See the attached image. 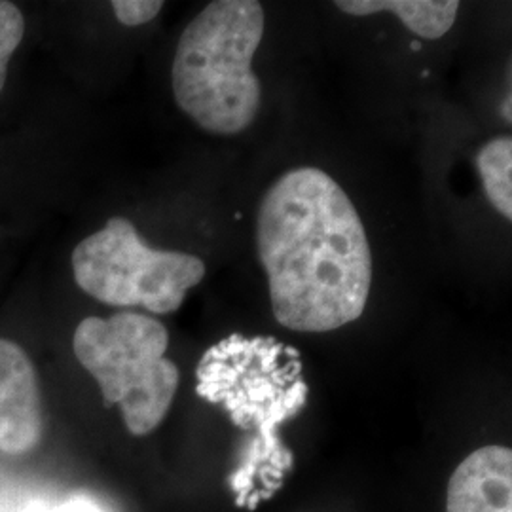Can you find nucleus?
<instances>
[{"label":"nucleus","instance_id":"obj_4","mask_svg":"<svg viewBox=\"0 0 512 512\" xmlns=\"http://www.w3.org/2000/svg\"><path fill=\"white\" fill-rule=\"evenodd\" d=\"M169 332L158 319L118 311L86 317L74 330L73 349L103 393L118 404L129 433L147 437L165 420L179 389V368L165 357Z\"/></svg>","mask_w":512,"mask_h":512},{"label":"nucleus","instance_id":"obj_9","mask_svg":"<svg viewBox=\"0 0 512 512\" xmlns=\"http://www.w3.org/2000/svg\"><path fill=\"white\" fill-rule=\"evenodd\" d=\"M476 169L484 186L486 198L495 211L512 219V139L509 135L495 137L478 150Z\"/></svg>","mask_w":512,"mask_h":512},{"label":"nucleus","instance_id":"obj_8","mask_svg":"<svg viewBox=\"0 0 512 512\" xmlns=\"http://www.w3.org/2000/svg\"><path fill=\"white\" fill-rule=\"evenodd\" d=\"M334 6L355 18L391 12L420 38L439 40L450 33L458 18V0H338Z\"/></svg>","mask_w":512,"mask_h":512},{"label":"nucleus","instance_id":"obj_6","mask_svg":"<svg viewBox=\"0 0 512 512\" xmlns=\"http://www.w3.org/2000/svg\"><path fill=\"white\" fill-rule=\"evenodd\" d=\"M42 435L44 412L35 365L19 344L0 338V452L29 454Z\"/></svg>","mask_w":512,"mask_h":512},{"label":"nucleus","instance_id":"obj_14","mask_svg":"<svg viewBox=\"0 0 512 512\" xmlns=\"http://www.w3.org/2000/svg\"><path fill=\"white\" fill-rule=\"evenodd\" d=\"M410 48H412V50H416V52H418V50H421L420 40H414V42H412V44H410Z\"/></svg>","mask_w":512,"mask_h":512},{"label":"nucleus","instance_id":"obj_10","mask_svg":"<svg viewBox=\"0 0 512 512\" xmlns=\"http://www.w3.org/2000/svg\"><path fill=\"white\" fill-rule=\"evenodd\" d=\"M25 35V18L16 4L0 0V93L4 90L10 59Z\"/></svg>","mask_w":512,"mask_h":512},{"label":"nucleus","instance_id":"obj_12","mask_svg":"<svg viewBox=\"0 0 512 512\" xmlns=\"http://www.w3.org/2000/svg\"><path fill=\"white\" fill-rule=\"evenodd\" d=\"M52 512H105L99 505H95L92 499L88 497H73L59 507H55Z\"/></svg>","mask_w":512,"mask_h":512},{"label":"nucleus","instance_id":"obj_1","mask_svg":"<svg viewBox=\"0 0 512 512\" xmlns=\"http://www.w3.org/2000/svg\"><path fill=\"white\" fill-rule=\"evenodd\" d=\"M256 247L275 321L294 332H330L365 313L372 253L346 190L317 167H296L264 194Z\"/></svg>","mask_w":512,"mask_h":512},{"label":"nucleus","instance_id":"obj_13","mask_svg":"<svg viewBox=\"0 0 512 512\" xmlns=\"http://www.w3.org/2000/svg\"><path fill=\"white\" fill-rule=\"evenodd\" d=\"M511 95L507 97V105H503V116L507 118V122L511 124L512 116H511Z\"/></svg>","mask_w":512,"mask_h":512},{"label":"nucleus","instance_id":"obj_7","mask_svg":"<svg viewBox=\"0 0 512 512\" xmlns=\"http://www.w3.org/2000/svg\"><path fill=\"white\" fill-rule=\"evenodd\" d=\"M446 512H512V452L484 446L456 467L446 488Z\"/></svg>","mask_w":512,"mask_h":512},{"label":"nucleus","instance_id":"obj_5","mask_svg":"<svg viewBox=\"0 0 512 512\" xmlns=\"http://www.w3.org/2000/svg\"><path fill=\"white\" fill-rule=\"evenodd\" d=\"M198 256L148 247L122 217L82 239L73 251L76 285L112 308H145L165 315L183 306L186 293L205 277Z\"/></svg>","mask_w":512,"mask_h":512},{"label":"nucleus","instance_id":"obj_3","mask_svg":"<svg viewBox=\"0 0 512 512\" xmlns=\"http://www.w3.org/2000/svg\"><path fill=\"white\" fill-rule=\"evenodd\" d=\"M256 0H215L179 38L171 84L179 109L203 131L238 135L251 128L262 105L253 57L266 29Z\"/></svg>","mask_w":512,"mask_h":512},{"label":"nucleus","instance_id":"obj_2","mask_svg":"<svg viewBox=\"0 0 512 512\" xmlns=\"http://www.w3.org/2000/svg\"><path fill=\"white\" fill-rule=\"evenodd\" d=\"M298 349L274 336L230 334L207 349L196 368V393L226 410L245 435L238 467L228 478L236 505L247 511L272 499L293 471L294 456L279 427L308 404Z\"/></svg>","mask_w":512,"mask_h":512},{"label":"nucleus","instance_id":"obj_11","mask_svg":"<svg viewBox=\"0 0 512 512\" xmlns=\"http://www.w3.org/2000/svg\"><path fill=\"white\" fill-rule=\"evenodd\" d=\"M116 19L126 27H139L156 18L164 2L162 0H114L112 4Z\"/></svg>","mask_w":512,"mask_h":512}]
</instances>
